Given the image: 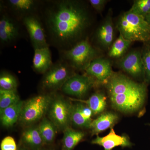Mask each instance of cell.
Wrapping results in <instances>:
<instances>
[{"mask_svg": "<svg viewBox=\"0 0 150 150\" xmlns=\"http://www.w3.org/2000/svg\"><path fill=\"white\" fill-rule=\"evenodd\" d=\"M46 26L53 40L61 46L77 40L90 24L88 12L79 2L61 1L48 8Z\"/></svg>", "mask_w": 150, "mask_h": 150, "instance_id": "cell-1", "label": "cell"}, {"mask_svg": "<svg viewBox=\"0 0 150 150\" xmlns=\"http://www.w3.org/2000/svg\"><path fill=\"white\" fill-rule=\"evenodd\" d=\"M112 107L125 112L143 106L147 93L146 83H139L122 74L114 73L104 84Z\"/></svg>", "mask_w": 150, "mask_h": 150, "instance_id": "cell-2", "label": "cell"}, {"mask_svg": "<svg viewBox=\"0 0 150 150\" xmlns=\"http://www.w3.org/2000/svg\"><path fill=\"white\" fill-rule=\"evenodd\" d=\"M117 28L124 38L131 42L150 41V25L144 17L129 10L119 17Z\"/></svg>", "mask_w": 150, "mask_h": 150, "instance_id": "cell-3", "label": "cell"}, {"mask_svg": "<svg viewBox=\"0 0 150 150\" xmlns=\"http://www.w3.org/2000/svg\"><path fill=\"white\" fill-rule=\"evenodd\" d=\"M98 56V52L87 39L78 42L71 48L65 50L64 54L67 64L78 70H85Z\"/></svg>", "mask_w": 150, "mask_h": 150, "instance_id": "cell-4", "label": "cell"}, {"mask_svg": "<svg viewBox=\"0 0 150 150\" xmlns=\"http://www.w3.org/2000/svg\"><path fill=\"white\" fill-rule=\"evenodd\" d=\"M52 99L50 96L41 95L25 101L19 119L20 122L27 126L39 121L48 112Z\"/></svg>", "mask_w": 150, "mask_h": 150, "instance_id": "cell-5", "label": "cell"}, {"mask_svg": "<svg viewBox=\"0 0 150 150\" xmlns=\"http://www.w3.org/2000/svg\"><path fill=\"white\" fill-rule=\"evenodd\" d=\"M73 105L63 97L53 98L48 109V116L57 129L64 131L70 127Z\"/></svg>", "mask_w": 150, "mask_h": 150, "instance_id": "cell-6", "label": "cell"}, {"mask_svg": "<svg viewBox=\"0 0 150 150\" xmlns=\"http://www.w3.org/2000/svg\"><path fill=\"white\" fill-rule=\"evenodd\" d=\"M69 65L66 62H59L52 65L44 74L42 80V87L48 90H55L62 86L73 75Z\"/></svg>", "mask_w": 150, "mask_h": 150, "instance_id": "cell-7", "label": "cell"}, {"mask_svg": "<svg viewBox=\"0 0 150 150\" xmlns=\"http://www.w3.org/2000/svg\"><path fill=\"white\" fill-rule=\"evenodd\" d=\"M93 78L87 75H73L62 86V91L65 93L78 98H81L94 85Z\"/></svg>", "mask_w": 150, "mask_h": 150, "instance_id": "cell-8", "label": "cell"}, {"mask_svg": "<svg viewBox=\"0 0 150 150\" xmlns=\"http://www.w3.org/2000/svg\"><path fill=\"white\" fill-rule=\"evenodd\" d=\"M118 66L123 71L136 78L144 79V70L140 51H131L123 57L118 62Z\"/></svg>", "mask_w": 150, "mask_h": 150, "instance_id": "cell-9", "label": "cell"}, {"mask_svg": "<svg viewBox=\"0 0 150 150\" xmlns=\"http://www.w3.org/2000/svg\"><path fill=\"white\" fill-rule=\"evenodd\" d=\"M23 23L34 49L48 47L44 30L38 19L33 16H26L23 19Z\"/></svg>", "mask_w": 150, "mask_h": 150, "instance_id": "cell-10", "label": "cell"}, {"mask_svg": "<svg viewBox=\"0 0 150 150\" xmlns=\"http://www.w3.org/2000/svg\"><path fill=\"white\" fill-rule=\"evenodd\" d=\"M85 71L86 75L104 84L113 74L110 61L102 57L94 59Z\"/></svg>", "mask_w": 150, "mask_h": 150, "instance_id": "cell-11", "label": "cell"}, {"mask_svg": "<svg viewBox=\"0 0 150 150\" xmlns=\"http://www.w3.org/2000/svg\"><path fill=\"white\" fill-rule=\"evenodd\" d=\"M91 144L101 146L104 150H112L118 146L130 147L132 145L128 137L117 135L112 128H110V133L105 137L97 136L96 138L91 141Z\"/></svg>", "mask_w": 150, "mask_h": 150, "instance_id": "cell-12", "label": "cell"}, {"mask_svg": "<svg viewBox=\"0 0 150 150\" xmlns=\"http://www.w3.org/2000/svg\"><path fill=\"white\" fill-rule=\"evenodd\" d=\"M96 38L100 46L105 49L110 48L112 46L114 39V28L110 13L97 30Z\"/></svg>", "mask_w": 150, "mask_h": 150, "instance_id": "cell-13", "label": "cell"}, {"mask_svg": "<svg viewBox=\"0 0 150 150\" xmlns=\"http://www.w3.org/2000/svg\"><path fill=\"white\" fill-rule=\"evenodd\" d=\"M19 35V28L16 22L8 16L4 15L0 20V40L3 43L13 42Z\"/></svg>", "mask_w": 150, "mask_h": 150, "instance_id": "cell-14", "label": "cell"}, {"mask_svg": "<svg viewBox=\"0 0 150 150\" xmlns=\"http://www.w3.org/2000/svg\"><path fill=\"white\" fill-rule=\"evenodd\" d=\"M52 65L51 51L48 47L35 49L33 67L35 71L44 74Z\"/></svg>", "mask_w": 150, "mask_h": 150, "instance_id": "cell-15", "label": "cell"}, {"mask_svg": "<svg viewBox=\"0 0 150 150\" xmlns=\"http://www.w3.org/2000/svg\"><path fill=\"white\" fill-rule=\"evenodd\" d=\"M118 119V115L115 113L108 112L103 113L95 120L92 121L90 128L92 135H96L108 128H112Z\"/></svg>", "mask_w": 150, "mask_h": 150, "instance_id": "cell-16", "label": "cell"}, {"mask_svg": "<svg viewBox=\"0 0 150 150\" xmlns=\"http://www.w3.org/2000/svg\"><path fill=\"white\" fill-rule=\"evenodd\" d=\"M24 101L20 100L0 111V119L2 125L8 128L12 127L19 120Z\"/></svg>", "mask_w": 150, "mask_h": 150, "instance_id": "cell-17", "label": "cell"}, {"mask_svg": "<svg viewBox=\"0 0 150 150\" xmlns=\"http://www.w3.org/2000/svg\"><path fill=\"white\" fill-rule=\"evenodd\" d=\"M22 143L32 150H39L44 144L38 127H30L25 129L22 134Z\"/></svg>", "mask_w": 150, "mask_h": 150, "instance_id": "cell-18", "label": "cell"}, {"mask_svg": "<svg viewBox=\"0 0 150 150\" xmlns=\"http://www.w3.org/2000/svg\"><path fill=\"white\" fill-rule=\"evenodd\" d=\"M71 100L85 103L92 111L93 115H98L104 110L106 105V98L101 93L93 94L86 100L71 98Z\"/></svg>", "mask_w": 150, "mask_h": 150, "instance_id": "cell-19", "label": "cell"}, {"mask_svg": "<svg viewBox=\"0 0 150 150\" xmlns=\"http://www.w3.org/2000/svg\"><path fill=\"white\" fill-rule=\"evenodd\" d=\"M64 132L62 142V150H73L78 144L83 139L84 133L76 131L68 127Z\"/></svg>", "mask_w": 150, "mask_h": 150, "instance_id": "cell-20", "label": "cell"}, {"mask_svg": "<svg viewBox=\"0 0 150 150\" xmlns=\"http://www.w3.org/2000/svg\"><path fill=\"white\" fill-rule=\"evenodd\" d=\"M38 128L44 144H50L54 142L57 128L50 120L43 118Z\"/></svg>", "mask_w": 150, "mask_h": 150, "instance_id": "cell-21", "label": "cell"}, {"mask_svg": "<svg viewBox=\"0 0 150 150\" xmlns=\"http://www.w3.org/2000/svg\"><path fill=\"white\" fill-rule=\"evenodd\" d=\"M132 43L120 34L119 37L112 43L108 52V56L111 58H119L123 56Z\"/></svg>", "mask_w": 150, "mask_h": 150, "instance_id": "cell-22", "label": "cell"}, {"mask_svg": "<svg viewBox=\"0 0 150 150\" xmlns=\"http://www.w3.org/2000/svg\"><path fill=\"white\" fill-rule=\"evenodd\" d=\"M8 3L11 8L22 14L32 11L36 5L33 0H9Z\"/></svg>", "mask_w": 150, "mask_h": 150, "instance_id": "cell-23", "label": "cell"}, {"mask_svg": "<svg viewBox=\"0 0 150 150\" xmlns=\"http://www.w3.org/2000/svg\"><path fill=\"white\" fill-rule=\"evenodd\" d=\"M20 100L16 90L11 91L0 90V111Z\"/></svg>", "mask_w": 150, "mask_h": 150, "instance_id": "cell-24", "label": "cell"}, {"mask_svg": "<svg viewBox=\"0 0 150 150\" xmlns=\"http://www.w3.org/2000/svg\"><path fill=\"white\" fill-rule=\"evenodd\" d=\"M71 120V123L77 127L89 129L90 128L91 122L87 121L83 116L81 112L79 103L73 105Z\"/></svg>", "mask_w": 150, "mask_h": 150, "instance_id": "cell-25", "label": "cell"}, {"mask_svg": "<svg viewBox=\"0 0 150 150\" xmlns=\"http://www.w3.org/2000/svg\"><path fill=\"white\" fill-rule=\"evenodd\" d=\"M18 84L16 78L6 72H2L0 76V90L11 91L16 90Z\"/></svg>", "mask_w": 150, "mask_h": 150, "instance_id": "cell-26", "label": "cell"}, {"mask_svg": "<svg viewBox=\"0 0 150 150\" xmlns=\"http://www.w3.org/2000/svg\"><path fill=\"white\" fill-rule=\"evenodd\" d=\"M130 11L144 17L150 13V0H136L130 9Z\"/></svg>", "mask_w": 150, "mask_h": 150, "instance_id": "cell-27", "label": "cell"}, {"mask_svg": "<svg viewBox=\"0 0 150 150\" xmlns=\"http://www.w3.org/2000/svg\"><path fill=\"white\" fill-rule=\"evenodd\" d=\"M142 59L144 70L145 82L150 83V45L145 46L142 52Z\"/></svg>", "mask_w": 150, "mask_h": 150, "instance_id": "cell-28", "label": "cell"}, {"mask_svg": "<svg viewBox=\"0 0 150 150\" xmlns=\"http://www.w3.org/2000/svg\"><path fill=\"white\" fill-rule=\"evenodd\" d=\"M1 150H17L16 143L13 137L8 136L2 140Z\"/></svg>", "mask_w": 150, "mask_h": 150, "instance_id": "cell-29", "label": "cell"}, {"mask_svg": "<svg viewBox=\"0 0 150 150\" xmlns=\"http://www.w3.org/2000/svg\"><path fill=\"white\" fill-rule=\"evenodd\" d=\"M79 104L81 112L83 116L84 117L87 121L92 122L93 120L91 119V116L93 115V113L91 109L87 105H84L81 103H79Z\"/></svg>", "mask_w": 150, "mask_h": 150, "instance_id": "cell-30", "label": "cell"}, {"mask_svg": "<svg viewBox=\"0 0 150 150\" xmlns=\"http://www.w3.org/2000/svg\"><path fill=\"white\" fill-rule=\"evenodd\" d=\"M89 2L97 11L100 12L104 8L107 1L105 0H90Z\"/></svg>", "mask_w": 150, "mask_h": 150, "instance_id": "cell-31", "label": "cell"}, {"mask_svg": "<svg viewBox=\"0 0 150 150\" xmlns=\"http://www.w3.org/2000/svg\"><path fill=\"white\" fill-rule=\"evenodd\" d=\"M145 19L150 25V13L144 16Z\"/></svg>", "mask_w": 150, "mask_h": 150, "instance_id": "cell-32", "label": "cell"}, {"mask_svg": "<svg viewBox=\"0 0 150 150\" xmlns=\"http://www.w3.org/2000/svg\"><path fill=\"white\" fill-rule=\"evenodd\" d=\"M19 150H28L27 149H25V148H22V149H20Z\"/></svg>", "mask_w": 150, "mask_h": 150, "instance_id": "cell-33", "label": "cell"}, {"mask_svg": "<svg viewBox=\"0 0 150 150\" xmlns=\"http://www.w3.org/2000/svg\"><path fill=\"white\" fill-rule=\"evenodd\" d=\"M48 150V149H45V150Z\"/></svg>", "mask_w": 150, "mask_h": 150, "instance_id": "cell-34", "label": "cell"}, {"mask_svg": "<svg viewBox=\"0 0 150 150\" xmlns=\"http://www.w3.org/2000/svg\"></svg>", "mask_w": 150, "mask_h": 150, "instance_id": "cell-35", "label": "cell"}]
</instances>
